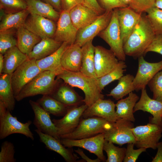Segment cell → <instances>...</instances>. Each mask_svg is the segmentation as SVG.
<instances>
[{"mask_svg": "<svg viewBox=\"0 0 162 162\" xmlns=\"http://www.w3.org/2000/svg\"><path fill=\"white\" fill-rule=\"evenodd\" d=\"M146 12V16L155 34H162V10L154 6Z\"/></svg>", "mask_w": 162, "mask_h": 162, "instance_id": "38", "label": "cell"}, {"mask_svg": "<svg viewBox=\"0 0 162 162\" xmlns=\"http://www.w3.org/2000/svg\"><path fill=\"white\" fill-rule=\"evenodd\" d=\"M117 9L121 38L124 43L133 31L142 13L136 12L129 6Z\"/></svg>", "mask_w": 162, "mask_h": 162, "instance_id": "20", "label": "cell"}, {"mask_svg": "<svg viewBox=\"0 0 162 162\" xmlns=\"http://www.w3.org/2000/svg\"><path fill=\"white\" fill-rule=\"evenodd\" d=\"M68 106L67 111L60 119L52 120L60 136L72 133L78 126L82 115L88 106L85 104L79 106Z\"/></svg>", "mask_w": 162, "mask_h": 162, "instance_id": "12", "label": "cell"}, {"mask_svg": "<svg viewBox=\"0 0 162 162\" xmlns=\"http://www.w3.org/2000/svg\"><path fill=\"white\" fill-rule=\"evenodd\" d=\"M55 22L38 15L30 14L26 20L23 26L41 39L53 38L56 28Z\"/></svg>", "mask_w": 162, "mask_h": 162, "instance_id": "14", "label": "cell"}, {"mask_svg": "<svg viewBox=\"0 0 162 162\" xmlns=\"http://www.w3.org/2000/svg\"><path fill=\"white\" fill-rule=\"evenodd\" d=\"M112 123L98 116L81 118L78 126L73 131L61 135L60 137L76 140L94 136L104 133L111 127Z\"/></svg>", "mask_w": 162, "mask_h": 162, "instance_id": "5", "label": "cell"}, {"mask_svg": "<svg viewBox=\"0 0 162 162\" xmlns=\"http://www.w3.org/2000/svg\"><path fill=\"white\" fill-rule=\"evenodd\" d=\"M134 76L130 74L123 75L119 80L117 85L106 94L118 100L135 90L133 84Z\"/></svg>", "mask_w": 162, "mask_h": 162, "instance_id": "35", "label": "cell"}, {"mask_svg": "<svg viewBox=\"0 0 162 162\" xmlns=\"http://www.w3.org/2000/svg\"><path fill=\"white\" fill-rule=\"evenodd\" d=\"M155 6L162 10V0H155Z\"/></svg>", "mask_w": 162, "mask_h": 162, "instance_id": "53", "label": "cell"}, {"mask_svg": "<svg viewBox=\"0 0 162 162\" xmlns=\"http://www.w3.org/2000/svg\"><path fill=\"white\" fill-rule=\"evenodd\" d=\"M60 140L66 147H77L85 149L95 155L101 161L106 159L103 153V146L105 141L104 133L94 136L80 139L61 138Z\"/></svg>", "mask_w": 162, "mask_h": 162, "instance_id": "10", "label": "cell"}, {"mask_svg": "<svg viewBox=\"0 0 162 162\" xmlns=\"http://www.w3.org/2000/svg\"><path fill=\"white\" fill-rule=\"evenodd\" d=\"M92 40L81 47L82 58L80 72L86 76L97 79L94 68V46Z\"/></svg>", "mask_w": 162, "mask_h": 162, "instance_id": "28", "label": "cell"}, {"mask_svg": "<svg viewBox=\"0 0 162 162\" xmlns=\"http://www.w3.org/2000/svg\"><path fill=\"white\" fill-rule=\"evenodd\" d=\"M154 99L162 102V71L158 72L148 84Z\"/></svg>", "mask_w": 162, "mask_h": 162, "instance_id": "40", "label": "cell"}, {"mask_svg": "<svg viewBox=\"0 0 162 162\" xmlns=\"http://www.w3.org/2000/svg\"><path fill=\"white\" fill-rule=\"evenodd\" d=\"M98 36L108 44L119 61L125 60L126 55L123 49L117 8L113 10L112 16L108 26Z\"/></svg>", "mask_w": 162, "mask_h": 162, "instance_id": "6", "label": "cell"}, {"mask_svg": "<svg viewBox=\"0 0 162 162\" xmlns=\"http://www.w3.org/2000/svg\"><path fill=\"white\" fill-rule=\"evenodd\" d=\"M4 64V55L3 54L0 53V74L1 75L3 68Z\"/></svg>", "mask_w": 162, "mask_h": 162, "instance_id": "52", "label": "cell"}, {"mask_svg": "<svg viewBox=\"0 0 162 162\" xmlns=\"http://www.w3.org/2000/svg\"><path fill=\"white\" fill-rule=\"evenodd\" d=\"M36 61L28 58L12 74L11 83L15 98L26 84L43 71L37 66Z\"/></svg>", "mask_w": 162, "mask_h": 162, "instance_id": "9", "label": "cell"}, {"mask_svg": "<svg viewBox=\"0 0 162 162\" xmlns=\"http://www.w3.org/2000/svg\"><path fill=\"white\" fill-rule=\"evenodd\" d=\"M74 151L76 153L78 154L84 160L87 162H100L101 161L98 158L95 159H92L89 158L85 154L83 151L79 147H78L77 149L74 150Z\"/></svg>", "mask_w": 162, "mask_h": 162, "instance_id": "51", "label": "cell"}, {"mask_svg": "<svg viewBox=\"0 0 162 162\" xmlns=\"http://www.w3.org/2000/svg\"><path fill=\"white\" fill-rule=\"evenodd\" d=\"M62 43L52 38L41 39L28 55V58L38 60L45 58L56 51Z\"/></svg>", "mask_w": 162, "mask_h": 162, "instance_id": "26", "label": "cell"}, {"mask_svg": "<svg viewBox=\"0 0 162 162\" xmlns=\"http://www.w3.org/2000/svg\"><path fill=\"white\" fill-rule=\"evenodd\" d=\"M139 99L138 96L132 92L126 98L118 100L116 104V113L118 119L124 118L134 122L135 118L133 114L134 109Z\"/></svg>", "mask_w": 162, "mask_h": 162, "instance_id": "29", "label": "cell"}, {"mask_svg": "<svg viewBox=\"0 0 162 162\" xmlns=\"http://www.w3.org/2000/svg\"><path fill=\"white\" fill-rule=\"evenodd\" d=\"M0 9L7 11V13L15 12L27 8L25 0H0Z\"/></svg>", "mask_w": 162, "mask_h": 162, "instance_id": "41", "label": "cell"}, {"mask_svg": "<svg viewBox=\"0 0 162 162\" xmlns=\"http://www.w3.org/2000/svg\"><path fill=\"white\" fill-rule=\"evenodd\" d=\"M10 112L0 100V139L3 140L13 134H19L34 140V134L29 128L32 121L22 123L16 117L13 116Z\"/></svg>", "mask_w": 162, "mask_h": 162, "instance_id": "4", "label": "cell"}, {"mask_svg": "<svg viewBox=\"0 0 162 162\" xmlns=\"http://www.w3.org/2000/svg\"><path fill=\"white\" fill-rule=\"evenodd\" d=\"M69 45L68 43L63 42L54 52L45 58L36 60L37 66L42 71H49L56 76L61 74L64 70L61 63V58L63 53Z\"/></svg>", "mask_w": 162, "mask_h": 162, "instance_id": "22", "label": "cell"}, {"mask_svg": "<svg viewBox=\"0 0 162 162\" xmlns=\"http://www.w3.org/2000/svg\"><path fill=\"white\" fill-rule=\"evenodd\" d=\"M12 74L3 73L0 77V100L10 112L14 109L16 100L11 83Z\"/></svg>", "mask_w": 162, "mask_h": 162, "instance_id": "31", "label": "cell"}, {"mask_svg": "<svg viewBox=\"0 0 162 162\" xmlns=\"http://www.w3.org/2000/svg\"><path fill=\"white\" fill-rule=\"evenodd\" d=\"M133 127L131 121L118 118L104 133L105 139L120 146L129 143L135 144V138L131 130Z\"/></svg>", "mask_w": 162, "mask_h": 162, "instance_id": "8", "label": "cell"}, {"mask_svg": "<svg viewBox=\"0 0 162 162\" xmlns=\"http://www.w3.org/2000/svg\"><path fill=\"white\" fill-rule=\"evenodd\" d=\"M15 153L14 144L11 142L5 141L1 146L0 152V162H15L14 156Z\"/></svg>", "mask_w": 162, "mask_h": 162, "instance_id": "42", "label": "cell"}, {"mask_svg": "<svg viewBox=\"0 0 162 162\" xmlns=\"http://www.w3.org/2000/svg\"><path fill=\"white\" fill-rule=\"evenodd\" d=\"M141 90L140 97L135 105L134 112L142 110L150 113L152 117L150 118L149 123L162 127V102L151 98L146 88Z\"/></svg>", "mask_w": 162, "mask_h": 162, "instance_id": "17", "label": "cell"}, {"mask_svg": "<svg viewBox=\"0 0 162 162\" xmlns=\"http://www.w3.org/2000/svg\"><path fill=\"white\" fill-rule=\"evenodd\" d=\"M29 102L34 114L33 123L37 129L60 140L58 129L51 120L50 114L37 102L30 100Z\"/></svg>", "mask_w": 162, "mask_h": 162, "instance_id": "16", "label": "cell"}, {"mask_svg": "<svg viewBox=\"0 0 162 162\" xmlns=\"http://www.w3.org/2000/svg\"><path fill=\"white\" fill-rule=\"evenodd\" d=\"M127 144L125 156L123 161L124 162H135L140 155L142 152L146 151V149L144 148L134 149V143H129Z\"/></svg>", "mask_w": 162, "mask_h": 162, "instance_id": "44", "label": "cell"}, {"mask_svg": "<svg viewBox=\"0 0 162 162\" xmlns=\"http://www.w3.org/2000/svg\"><path fill=\"white\" fill-rule=\"evenodd\" d=\"M56 76L57 79H62L70 86L81 89L85 94L83 102L88 106L98 100L104 98V95L99 88L98 78L86 76L80 72H73L65 70Z\"/></svg>", "mask_w": 162, "mask_h": 162, "instance_id": "2", "label": "cell"}, {"mask_svg": "<svg viewBox=\"0 0 162 162\" xmlns=\"http://www.w3.org/2000/svg\"><path fill=\"white\" fill-rule=\"evenodd\" d=\"M85 5L92 9L99 15L103 14L106 10L102 8L97 0H84Z\"/></svg>", "mask_w": 162, "mask_h": 162, "instance_id": "48", "label": "cell"}, {"mask_svg": "<svg viewBox=\"0 0 162 162\" xmlns=\"http://www.w3.org/2000/svg\"><path fill=\"white\" fill-rule=\"evenodd\" d=\"M78 31L71 21L69 12L62 10L57 22L53 38L58 41L65 42L71 45L75 42Z\"/></svg>", "mask_w": 162, "mask_h": 162, "instance_id": "18", "label": "cell"}, {"mask_svg": "<svg viewBox=\"0 0 162 162\" xmlns=\"http://www.w3.org/2000/svg\"><path fill=\"white\" fill-rule=\"evenodd\" d=\"M81 47L76 44L69 45L62 55L61 63L65 70L73 72H80L81 65Z\"/></svg>", "mask_w": 162, "mask_h": 162, "instance_id": "24", "label": "cell"}, {"mask_svg": "<svg viewBox=\"0 0 162 162\" xmlns=\"http://www.w3.org/2000/svg\"><path fill=\"white\" fill-rule=\"evenodd\" d=\"M149 52L158 53L162 55V34H156L145 52L144 55Z\"/></svg>", "mask_w": 162, "mask_h": 162, "instance_id": "45", "label": "cell"}, {"mask_svg": "<svg viewBox=\"0 0 162 162\" xmlns=\"http://www.w3.org/2000/svg\"><path fill=\"white\" fill-rule=\"evenodd\" d=\"M115 107L116 104L110 99H100L88 106L81 118L98 116L103 118L110 123H113L118 119L116 115Z\"/></svg>", "mask_w": 162, "mask_h": 162, "instance_id": "19", "label": "cell"}, {"mask_svg": "<svg viewBox=\"0 0 162 162\" xmlns=\"http://www.w3.org/2000/svg\"><path fill=\"white\" fill-rule=\"evenodd\" d=\"M4 55V66L2 73L12 74L16 69L29 58L17 46L8 50Z\"/></svg>", "mask_w": 162, "mask_h": 162, "instance_id": "25", "label": "cell"}, {"mask_svg": "<svg viewBox=\"0 0 162 162\" xmlns=\"http://www.w3.org/2000/svg\"><path fill=\"white\" fill-rule=\"evenodd\" d=\"M138 69L133 81L136 91L146 88L150 80L162 70V60L157 62L150 63L146 61L142 56L138 58Z\"/></svg>", "mask_w": 162, "mask_h": 162, "instance_id": "13", "label": "cell"}, {"mask_svg": "<svg viewBox=\"0 0 162 162\" xmlns=\"http://www.w3.org/2000/svg\"><path fill=\"white\" fill-rule=\"evenodd\" d=\"M80 4L85 5L84 0H62L61 1L62 10L69 12L75 6Z\"/></svg>", "mask_w": 162, "mask_h": 162, "instance_id": "47", "label": "cell"}, {"mask_svg": "<svg viewBox=\"0 0 162 162\" xmlns=\"http://www.w3.org/2000/svg\"><path fill=\"white\" fill-rule=\"evenodd\" d=\"M127 66L124 61H119L116 66L109 72L98 78L99 88L102 90L107 85L116 80H118L124 75Z\"/></svg>", "mask_w": 162, "mask_h": 162, "instance_id": "36", "label": "cell"}, {"mask_svg": "<svg viewBox=\"0 0 162 162\" xmlns=\"http://www.w3.org/2000/svg\"><path fill=\"white\" fill-rule=\"evenodd\" d=\"M94 60L95 73L98 78L112 70L119 62L110 49L100 46H94Z\"/></svg>", "mask_w": 162, "mask_h": 162, "instance_id": "15", "label": "cell"}, {"mask_svg": "<svg viewBox=\"0 0 162 162\" xmlns=\"http://www.w3.org/2000/svg\"><path fill=\"white\" fill-rule=\"evenodd\" d=\"M122 3L128 6L130 0H119Z\"/></svg>", "mask_w": 162, "mask_h": 162, "instance_id": "54", "label": "cell"}, {"mask_svg": "<svg viewBox=\"0 0 162 162\" xmlns=\"http://www.w3.org/2000/svg\"><path fill=\"white\" fill-rule=\"evenodd\" d=\"M112 11L113 10L106 11L92 22L78 30L74 43L81 47L88 42L93 40L108 26L112 16Z\"/></svg>", "mask_w": 162, "mask_h": 162, "instance_id": "11", "label": "cell"}, {"mask_svg": "<svg viewBox=\"0 0 162 162\" xmlns=\"http://www.w3.org/2000/svg\"><path fill=\"white\" fill-rule=\"evenodd\" d=\"M135 137V145L139 148L157 149V146L162 136V127L150 123L131 129Z\"/></svg>", "mask_w": 162, "mask_h": 162, "instance_id": "7", "label": "cell"}, {"mask_svg": "<svg viewBox=\"0 0 162 162\" xmlns=\"http://www.w3.org/2000/svg\"><path fill=\"white\" fill-rule=\"evenodd\" d=\"M155 0H130L129 7L136 12L142 14L155 6Z\"/></svg>", "mask_w": 162, "mask_h": 162, "instance_id": "43", "label": "cell"}, {"mask_svg": "<svg viewBox=\"0 0 162 162\" xmlns=\"http://www.w3.org/2000/svg\"><path fill=\"white\" fill-rule=\"evenodd\" d=\"M69 13L73 25L78 30L88 26L100 16L92 9L82 4L75 6Z\"/></svg>", "mask_w": 162, "mask_h": 162, "instance_id": "23", "label": "cell"}, {"mask_svg": "<svg viewBox=\"0 0 162 162\" xmlns=\"http://www.w3.org/2000/svg\"><path fill=\"white\" fill-rule=\"evenodd\" d=\"M157 149V153L152 162H162V141L158 143Z\"/></svg>", "mask_w": 162, "mask_h": 162, "instance_id": "50", "label": "cell"}, {"mask_svg": "<svg viewBox=\"0 0 162 162\" xmlns=\"http://www.w3.org/2000/svg\"><path fill=\"white\" fill-rule=\"evenodd\" d=\"M56 76L49 71L41 72L22 88L15 97L16 100L19 101L27 97L38 94L51 95L55 91Z\"/></svg>", "mask_w": 162, "mask_h": 162, "instance_id": "3", "label": "cell"}, {"mask_svg": "<svg viewBox=\"0 0 162 162\" xmlns=\"http://www.w3.org/2000/svg\"><path fill=\"white\" fill-rule=\"evenodd\" d=\"M29 12L27 9L5 14L1 18L0 32L18 29L24 25Z\"/></svg>", "mask_w": 162, "mask_h": 162, "instance_id": "32", "label": "cell"}, {"mask_svg": "<svg viewBox=\"0 0 162 162\" xmlns=\"http://www.w3.org/2000/svg\"><path fill=\"white\" fill-rule=\"evenodd\" d=\"M155 35L146 15L142 13L133 31L123 43L126 55L134 58L143 56Z\"/></svg>", "mask_w": 162, "mask_h": 162, "instance_id": "1", "label": "cell"}, {"mask_svg": "<svg viewBox=\"0 0 162 162\" xmlns=\"http://www.w3.org/2000/svg\"><path fill=\"white\" fill-rule=\"evenodd\" d=\"M112 142L105 140L103 150L106 152L107 158L106 162H122L124 158L126 148L115 146Z\"/></svg>", "mask_w": 162, "mask_h": 162, "instance_id": "37", "label": "cell"}, {"mask_svg": "<svg viewBox=\"0 0 162 162\" xmlns=\"http://www.w3.org/2000/svg\"><path fill=\"white\" fill-rule=\"evenodd\" d=\"M101 7L106 11L113 10L116 8L127 7L119 0H98Z\"/></svg>", "mask_w": 162, "mask_h": 162, "instance_id": "46", "label": "cell"}, {"mask_svg": "<svg viewBox=\"0 0 162 162\" xmlns=\"http://www.w3.org/2000/svg\"><path fill=\"white\" fill-rule=\"evenodd\" d=\"M17 30V46L21 52L28 56L41 39L23 26L19 28Z\"/></svg>", "mask_w": 162, "mask_h": 162, "instance_id": "30", "label": "cell"}, {"mask_svg": "<svg viewBox=\"0 0 162 162\" xmlns=\"http://www.w3.org/2000/svg\"><path fill=\"white\" fill-rule=\"evenodd\" d=\"M67 106H76L83 100L69 86L63 85L50 95Z\"/></svg>", "mask_w": 162, "mask_h": 162, "instance_id": "33", "label": "cell"}, {"mask_svg": "<svg viewBox=\"0 0 162 162\" xmlns=\"http://www.w3.org/2000/svg\"><path fill=\"white\" fill-rule=\"evenodd\" d=\"M51 5L56 10L61 12L62 10V0H40Z\"/></svg>", "mask_w": 162, "mask_h": 162, "instance_id": "49", "label": "cell"}, {"mask_svg": "<svg viewBox=\"0 0 162 162\" xmlns=\"http://www.w3.org/2000/svg\"><path fill=\"white\" fill-rule=\"evenodd\" d=\"M14 29L0 32V53L4 55L10 48L17 46V39L14 37Z\"/></svg>", "mask_w": 162, "mask_h": 162, "instance_id": "39", "label": "cell"}, {"mask_svg": "<svg viewBox=\"0 0 162 162\" xmlns=\"http://www.w3.org/2000/svg\"><path fill=\"white\" fill-rule=\"evenodd\" d=\"M37 102L50 114L55 116H64L67 111L68 106L50 95H43Z\"/></svg>", "mask_w": 162, "mask_h": 162, "instance_id": "34", "label": "cell"}, {"mask_svg": "<svg viewBox=\"0 0 162 162\" xmlns=\"http://www.w3.org/2000/svg\"><path fill=\"white\" fill-rule=\"evenodd\" d=\"M27 10L30 14L38 15L51 20L58 21L60 12L56 10L51 5L40 0H25Z\"/></svg>", "mask_w": 162, "mask_h": 162, "instance_id": "27", "label": "cell"}, {"mask_svg": "<svg viewBox=\"0 0 162 162\" xmlns=\"http://www.w3.org/2000/svg\"><path fill=\"white\" fill-rule=\"evenodd\" d=\"M34 131L38 135L40 141L45 145L46 148L53 151L61 155L67 162H76L79 158L74 153L72 148H66L58 140L53 136L44 134L37 129Z\"/></svg>", "mask_w": 162, "mask_h": 162, "instance_id": "21", "label": "cell"}]
</instances>
